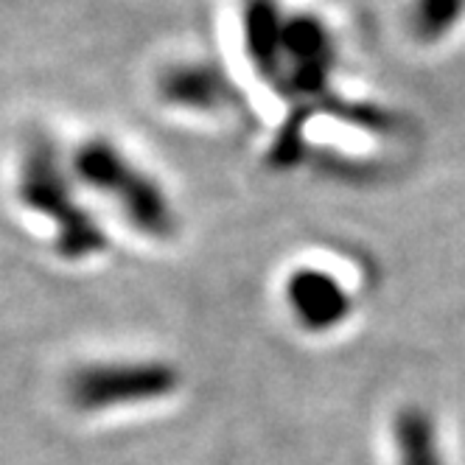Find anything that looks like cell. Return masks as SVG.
I'll return each instance as SVG.
<instances>
[{
    "label": "cell",
    "mask_w": 465,
    "mask_h": 465,
    "mask_svg": "<svg viewBox=\"0 0 465 465\" xmlns=\"http://www.w3.org/2000/svg\"><path fill=\"white\" fill-rule=\"evenodd\" d=\"M286 20L281 0H242V43L252 71L270 84L281 74Z\"/></svg>",
    "instance_id": "obj_6"
},
{
    "label": "cell",
    "mask_w": 465,
    "mask_h": 465,
    "mask_svg": "<svg viewBox=\"0 0 465 465\" xmlns=\"http://www.w3.org/2000/svg\"><path fill=\"white\" fill-rule=\"evenodd\" d=\"M465 23V0H410L407 25L420 45H440Z\"/></svg>",
    "instance_id": "obj_8"
},
{
    "label": "cell",
    "mask_w": 465,
    "mask_h": 465,
    "mask_svg": "<svg viewBox=\"0 0 465 465\" xmlns=\"http://www.w3.org/2000/svg\"><path fill=\"white\" fill-rule=\"evenodd\" d=\"M20 203L45 216L56 232V250L68 261H84L107 247V236L87 208L79 205L68 169L48 141L28 143L17 169Z\"/></svg>",
    "instance_id": "obj_2"
},
{
    "label": "cell",
    "mask_w": 465,
    "mask_h": 465,
    "mask_svg": "<svg viewBox=\"0 0 465 465\" xmlns=\"http://www.w3.org/2000/svg\"><path fill=\"white\" fill-rule=\"evenodd\" d=\"M286 301L301 325L312 331L334 328L351 312V297L342 283L334 275L314 267L292 272L286 283Z\"/></svg>",
    "instance_id": "obj_7"
},
{
    "label": "cell",
    "mask_w": 465,
    "mask_h": 465,
    "mask_svg": "<svg viewBox=\"0 0 465 465\" xmlns=\"http://www.w3.org/2000/svg\"><path fill=\"white\" fill-rule=\"evenodd\" d=\"M337 37L328 23L312 12H294L286 20L283 37V62L275 87L289 95L294 107H306L312 113L328 110L337 113L342 104L331 102V82L337 74Z\"/></svg>",
    "instance_id": "obj_3"
},
{
    "label": "cell",
    "mask_w": 465,
    "mask_h": 465,
    "mask_svg": "<svg viewBox=\"0 0 465 465\" xmlns=\"http://www.w3.org/2000/svg\"><path fill=\"white\" fill-rule=\"evenodd\" d=\"M180 376L163 361H98L68 379V398L82 412L138 407L172 395Z\"/></svg>",
    "instance_id": "obj_4"
},
{
    "label": "cell",
    "mask_w": 465,
    "mask_h": 465,
    "mask_svg": "<svg viewBox=\"0 0 465 465\" xmlns=\"http://www.w3.org/2000/svg\"><path fill=\"white\" fill-rule=\"evenodd\" d=\"M395 443L401 465H440L435 431L420 412H404L395 426Z\"/></svg>",
    "instance_id": "obj_9"
},
{
    "label": "cell",
    "mask_w": 465,
    "mask_h": 465,
    "mask_svg": "<svg viewBox=\"0 0 465 465\" xmlns=\"http://www.w3.org/2000/svg\"><path fill=\"white\" fill-rule=\"evenodd\" d=\"M74 177L102 196L113 199L124 219L143 232L146 239H172L177 230V213L163 185L143 172L135 160L110 138H87L76 146Z\"/></svg>",
    "instance_id": "obj_1"
},
{
    "label": "cell",
    "mask_w": 465,
    "mask_h": 465,
    "mask_svg": "<svg viewBox=\"0 0 465 465\" xmlns=\"http://www.w3.org/2000/svg\"><path fill=\"white\" fill-rule=\"evenodd\" d=\"M157 95L163 104L185 113H219L224 110L236 90H232L230 76L213 62L205 59H185L169 64L157 79Z\"/></svg>",
    "instance_id": "obj_5"
}]
</instances>
